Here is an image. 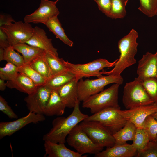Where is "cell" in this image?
Listing matches in <instances>:
<instances>
[{"label": "cell", "instance_id": "1", "mask_svg": "<svg viewBox=\"0 0 157 157\" xmlns=\"http://www.w3.org/2000/svg\"><path fill=\"white\" fill-rule=\"evenodd\" d=\"M80 101L78 99L72 113L67 117H58L52 122V127L43 136L44 141L56 143H64L66 138L73 128L88 115L83 113L79 108Z\"/></svg>", "mask_w": 157, "mask_h": 157}, {"label": "cell", "instance_id": "2", "mask_svg": "<svg viewBox=\"0 0 157 157\" xmlns=\"http://www.w3.org/2000/svg\"><path fill=\"white\" fill-rule=\"evenodd\" d=\"M138 36L137 31L132 29L119 40L118 47L120 53L119 58L112 69L109 71L101 72L102 74L120 76L125 69L136 63L134 57L137 52Z\"/></svg>", "mask_w": 157, "mask_h": 157}, {"label": "cell", "instance_id": "3", "mask_svg": "<svg viewBox=\"0 0 157 157\" xmlns=\"http://www.w3.org/2000/svg\"><path fill=\"white\" fill-rule=\"evenodd\" d=\"M120 84L115 83L108 88L92 95L83 101L82 106L94 114L110 108H120L118 103Z\"/></svg>", "mask_w": 157, "mask_h": 157}, {"label": "cell", "instance_id": "4", "mask_svg": "<svg viewBox=\"0 0 157 157\" xmlns=\"http://www.w3.org/2000/svg\"><path fill=\"white\" fill-rule=\"evenodd\" d=\"M122 103L126 109H129L154 103L142 85L141 81L135 78L134 80L125 85L124 88Z\"/></svg>", "mask_w": 157, "mask_h": 157}, {"label": "cell", "instance_id": "5", "mask_svg": "<svg viewBox=\"0 0 157 157\" xmlns=\"http://www.w3.org/2000/svg\"><path fill=\"white\" fill-rule=\"evenodd\" d=\"M78 84V98L79 101H83L90 96L99 92L104 90L106 85L112 83L120 85L124 80L121 76L107 75L94 79H87L83 80L82 78Z\"/></svg>", "mask_w": 157, "mask_h": 157}, {"label": "cell", "instance_id": "6", "mask_svg": "<svg viewBox=\"0 0 157 157\" xmlns=\"http://www.w3.org/2000/svg\"><path fill=\"white\" fill-rule=\"evenodd\" d=\"M118 60L117 59L111 62L106 59L99 58L84 64H73L65 61L64 63L68 69L75 74L76 79L79 81L83 77L102 76L100 71L105 68L114 67Z\"/></svg>", "mask_w": 157, "mask_h": 157}, {"label": "cell", "instance_id": "7", "mask_svg": "<svg viewBox=\"0 0 157 157\" xmlns=\"http://www.w3.org/2000/svg\"><path fill=\"white\" fill-rule=\"evenodd\" d=\"M66 141L82 155L86 153L95 154L102 151L104 148L94 142L78 124L67 135Z\"/></svg>", "mask_w": 157, "mask_h": 157}, {"label": "cell", "instance_id": "8", "mask_svg": "<svg viewBox=\"0 0 157 157\" xmlns=\"http://www.w3.org/2000/svg\"><path fill=\"white\" fill-rule=\"evenodd\" d=\"M120 109L110 108L105 109L85 119V121L98 122L113 135L122 128L127 121L117 111Z\"/></svg>", "mask_w": 157, "mask_h": 157}, {"label": "cell", "instance_id": "9", "mask_svg": "<svg viewBox=\"0 0 157 157\" xmlns=\"http://www.w3.org/2000/svg\"><path fill=\"white\" fill-rule=\"evenodd\" d=\"M79 125L95 144L104 147L115 144L113 135L106 128L97 121L83 120Z\"/></svg>", "mask_w": 157, "mask_h": 157}, {"label": "cell", "instance_id": "10", "mask_svg": "<svg viewBox=\"0 0 157 157\" xmlns=\"http://www.w3.org/2000/svg\"><path fill=\"white\" fill-rule=\"evenodd\" d=\"M6 33L11 46L25 43L32 36L34 32L30 23L20 21L0 27Z\"/></svg>", "mask_w": 157, "mask_h": 157}, {"label": "cell", "instance_id": "11", "mask_svg": "<svg viewBox=\"0 0 157 157\" xmlns=\"http://www.w3.org/2000/svg\"><path fill=\"white\" fill-rule=\"evenodd\" d=\"M53 89L44 85L37 87L32 93L24 99L29 112L44 115Z\"/></svg>", "mask_w": 157, "mask_h": 157}, {"label": "cell", "instance_id": "12", "mask_svg": "<svg viewBox=\"0 0 157 157\" xmlns=\"http://www.w3.org/2000/svg\"><path fill=\"white\" fill-rule=\"evenodd\" d=\"M44 115L29 112L25 116L15 121L1 122L0 123V139L6 136H10L27 125L36 124L45 120Z\"/></svg>", "mask_w": 157, "mask_h": 157}, {"label": "cell", "instance_id": "13", "mask_svg": "<svg viewBox=\"0 0 157 157\" xmlns=\"http://www.w3.org/2000/svg\"><path fill=\"white\" fill-rule=\"evenodd\" d=\"M57 2L41 0L39 7L33 13L26 15L24 22L34 24H44L50 19L58 16L60 12L56 6Z\"/></svg>", "mask_w": 157, "mask_h": 157}, {"label": "cell", "instance_id": "14", "mask_svg": "<svg viewBox=\"0 0 157 157\" xmlns=\"http://www.w3.org/2000/svg\"><path fill=\"white\" fill-rule=\"evenodd\" d=\"M117 111L127 121L134 124L137 128H143L146 117L157 111V104L154 103L124 110L118 109Z\"/></svg>", "mask_w": 157, "mask_h": 157}, {"label": "cell", "instance_id": "15", "mask_svg": "<svg viewBox=\"0 0 157 157\" xmlns=\"http://www.w3.org/2000/svg\"><path fill=\"white\" fill-rule=\"evenodd\" d=\"M138 78L142 81L157 76V60L155 54L147 52L139 60L137 69Z\"/></svg>", "mask_w": 157, "mask_h": 157}, {"label": "cell", "instance_id": "16", "mask_svg": "<svg viewBox=\"0 0 157 157\" xmlns=\"http://www.w3.org/2000/svg\"><path fill=\"white\" fill-rule=\"evenodd\" d=\"M25 43L58 56L57 49L53 46L51 39L48 37L43 29L38 26L34 27V32L32 36Z\"/></svg>", "mask_w": 157, "mask_h": 157}, {"label": "cell", "instance_id": "17", "mask_svg": "<svg viewBox=\"0 0 157 157\" xmlns=\"http://www.w3.org/2000/svg\"><path fill=\"white\" fill-rule=\"evenodd\" d=\"M138 153L133 145L126 143L120 144H115L107 147L103 151L94 155L95 157H132L136 156Z\"/></svg>", "mask_w": 157, "mask_h": 157}, {"label": "cell", "instance_id": "18", "mask_svg": "<svg viewBox=\"0 0 157 157\" xmlns=\"http://www.w3.org/2000/svg\"><path fill=\"white\" fill-rule=\"evenodd\" d=\"M76 78L56 90L65 102L66 107L74 108L78 98V84Z\"/></svg>", "mask_w": 157, "mask_h": 157}, {"label": "cell", "instance_id": "19", "mask_svg": "<svg viewBox=\"0 0 157 157\" xmlns=\"http://www.w3.org/2000/svg\"><path fill=\"white\" fill-rule=\"evenodd\" d=\"M44 148L45 156L48 157H86L82 156L77 152L67 148L64 143H56L49 141H45Z\"/></svg>", "mask_w": 157, "mask_h": 157}, {"label": "cell", "instance_id": "20", "mask_svg": "<svg viewBox=\"0 0 157 157\" xmlns=\"http://www.w3.org/2000/svg\"><path fill=\"white\" fill-rule=\"evenodd\" d=\"M6 83L8 88L16 89L28 94L34 92L37 87L30 78L21 72H19L15 79L7 81Z\"/></svg>", "mask_w": 157, "mask_h": 157}, {"label": "cell", "instance_id": "21", "mask_svg": "<svg viewBox=\"0 0 157 157\" xmlns=\"http://www.w3.org/2000/svg\"><path fill=\"white\" fill-rule=\"evenodd\" d=\"M66 105L56 90L53 89L45 109L44 115L51 116H61L64 113Z\"/></svg>", "mask_w": 157, "mask_h": 157}, {"label": "cell", "instance_id": "22", "mask_svg": "<svg viewBox=\"0 0 157 157\" xmlns=\"http://www.w3.org/2000/svg\"><path fill=\"white\" fill-rule=\"evenodd\" d=\"M137 127L133 123L127 121L125 126L113 135L115 144H125L128 141H133Z\"/></svg>", "mask_w": 157, "mask_h": 157}, {"label": "cell", "instance_id": "23", "mask_svg": "<svg viewBox=\"0 0 157 157\" xmlns=\"http://www.w3.org/2000/svg\"><path fill=\"white\" fill-rule=\"evenodd\" d=\"M44 24L50 31L53 33L56 38H59L65 44L70 47L72 46L73 42L66 35L58 16L50 19Z\"/></svg>", "mask_w": 157, "mask_h": 157}, {"label": "cell", "instance_id": "24", "mask_svg": "<svg viewBox=\"0 0 157 157\" xmlns=\"http://www.w3.org/2000/svg\"><path fill=\"white\" fill-rule=\"evenodd\" d=\"M13 46L15 50L22 54L25 63H29L34 58L45 51L41 49L26 43H20Z\"/></svg>", "mask_w": 157, "mask_h": 157}, {"label": "cell", "instance_id": "25", "mask_svg": "<svg viewBox=\"0 0 157 157\" xmlns=\"http://www.w3.org/2000/svg\"><path fill=\"white\" fill-rule=\"evenodd\" d=\"M75 78V74L68 69L47 80L45 85L52 89L56 90Z\"/></svg>", "mask_w": 157, "mask_h": 157}, {"label": "cell", "instance_id": "26", "mask_svg": "<svg viewBox=\"0 0 157 157\" xmlns=\"http://www.w3.org/2000/svg\"><path fill=\"white\" fill-rule=\"evenodd\" d=\"M45 52L35 58L28 64L42 76L47 80L52 77V75L45 58Z\"/></svg>", "mask_w": 157, "mask_h": 157}, {"label": "cell", "instance_id": "27", "mask_svg": "<svg viewBox=\"0 0 157 157\" xmlns=\"http://www.w3.org/2000/svg\"><path fill=\"white\" fill-rule=\"evenodd\" d=\"M45 58L50 69L52 76L61 73L68 69L65 66V60L58 56L45 52Z\"/></svg>", "mask_w": 157, "mask_h": 157}, {"label": "cell", "instance_id": "28", "mask_svg": "<svg viewBox=\"0 0 157 157\" xmlns=\"http://www.w3.org/2000/svg\"><path fill=\"white\" fill-rule=\"evenodd\" d=\"M19 72L22 73L30 78L37 87L44 85L47 80L32 68L28 63L18 67Z\"/></svg>", "mask_w": 157, "mask_h": 157}, {"label": "cell", "instance_id": "29", "mask_svg": "<svg viewBox=\"0 0 157 157\" xmlns=\"http://www.w3.org/2000/svg\"><path fill=\"white\" fill-rule=\"evenodd\" d=\"M128 0H111V6L108 17L123 18L126 15V6Z\"/></svg>", "mask_w": 157, "mask_h": 157}, {"label": "cell", "instance_id": "30", "mask_svg": "<svg viewBox=\"0 0 157 157\" xmlns=\"http://www.w3.org/2000/svg\"><path fill=\"white\" fill-rule=\"evenodd\" d=\"M149 141L148 134L144 129L137 128L132 144L138 152L142 151Z\"/></svg>", "mask_w": 157, "mask_h": 157}, {"label": "cell", "instance_id": "31", "mask_svg": "<svg viewBox=\"0 0 157 157\" xmlns=\"http://www.w3.org/2000/svg\"><path fill=\"white\" fill-rule=\"evenodd\" d=\"M13 46L10 45L4 49L3 60L11 63L18 67L25 64L22 56L16 52Z\"/></svg>", "mask_w": 157, "mask_h": 157}, {"label": "cell", "instance_id": "32", "mask_svg": "<svg viewBox=\"0 0 157 157\" xmlns=\"http://www.w3.org/2000/svg\"><path fill=\"white\" fill-rule=\"evenodd\" d=\"M138 10L149 17L156 15L157 10V0H139Z\"/></svg>", "mask_w": 157, "mask_h": 157}, {"label": "cell", "instance_id": "33", "mask_svg": "<svg viewBox=\"0 0 157 157\" xmlns=\"http://www.w3.org/2000/svg\"><path fill=\"white\" fill-rule=\"evenodd\" d=\"M142 128L147 133L149 140H155L157 135V120L151 115L146 117L143 123Z\"/></svg>", "mask_w": 157, "mask_h": 157}, {"label": "cell", "instance_id": "34", "mask_svg": "<svg viewBox=\"0 0 157 157\" xmlns=\"http://www.w3.org/2000/svg\"><path fill=\"white\" fill-rule=\"evenodd\" d=\"M19 73L18 67L9 62L0 68V78L4 80L11 81L15 79Z\"/></svg>", "mask_w": 157, "mask_h": 157}, {"label": "cell", "instance_id": "35", "mask_svg": "<svg viewBox=\"0 0 157 157\" xmlns=\"http://www.w3.org/2000/svg\"><path fill=\"white\" fill-rule=\"evenodd\" d=\"M141 81L146 91L154 103L157 104V78H148Z\"/></svg>", "mask_w": 157, "mask_h": 157}, {"label": "cell", "instance_id": "36", "mask_svg": "<svg viewBox=\"0 0 157 157\" xmlns=\"http://www.w3.org/2000/svg\"><path fill=\"white\" fill-rule=\"evenodd\" d=\"M136 157H157V141H149L142 151L138 152Z\"/></svg>", "mask_w": 157, "mask_h": 157}, {"label": "cell", "instance_id": "37", "mask_svg": "<svg viewBox=\"0 0 157 157\" xmlns=\"http://www.w3.org/2000/svg\"><path fill=\"white\" fill-rule=\"evenodd\" d=\"M0 110L11 119L18 118V116L9 106L7 102L1 95L0 96Z\"/></svg>", "mask_w": 157, "mask_h": 157}, {"label": "cell", "instance_id": "38", "mask_svg": "<svg viewBox=\"0 0 157 157\" xmlns=\"http://www.w3.org/2000/svg\"><path fill=\"white\" fill-rule=\"evenodd\" d=\"M97 4L99 10L108 17L111 6V0H93Z\"/></svg>", "mask_w": 157, "mask_h": 157}, {"label": "cell", "instance_id": "39", "mask_svg": "<svg viewBox=\"0 0 157 157\" xmlns=\"http://www.w3.org/2000/svg\"><path fill=\"white\" fill-rule=\"evenodd\" d=\"M15 21L11 15L7 14H0V27L5 25H9Z\"/></svg>", "mask_w": 157, "mask_h": 157}, {"label": "cell", "instance_id": "40", "mask_svg": "<svg viewBox=\"0 0 157 157\" xmlns=\"http://www.w3.org/2000/svg\"><path fill=\"white\" fill-rule=\"evenodd\" d=\"M10 45L8 37L6 33L0 28V47L5 49Z\"/></svg>", "mask_w": 157, "mask_h": 157}, {"label": "cell", "instance_id": "41", "mask_svg": "<svg viewBox=\"0 0 157 157\" xmlns=\"http://www.w3.org/2000/svg\"><path fill=\"white\" fill-rule=\"evenodd\" d=\"M5 81L3 79L0 78V90L1 91H4L7 87Z\"/></svg>", "mask_w": 157, "mask_h": 157}, {"label": "cell", "instance_id": "42", "mask_svg": "<svg viewBox=\"0 0 157 157\" xmlns=\"http://www.w3.org/2000/svg\"><path fill=\"white\" fill-rule=\"evenodd\" d=\"M4 52V49L0 47V61L3 60Z\"/></svg>", "mask_w": 157, "mask_h": 157}, {"label": "cell", "instance_id": "43", "mask_svg": "<svg viewBox=\"0 0 157 157\" xmlns=\"http://www.w3.org/2000/svg\"><path fill=\"white\" fill-rule=\"evenodd\" d=\"M156 120H157V111L151 115Z\"/></svg>", "mask_w": 157, "mask_h": 157}, {"label": "cell", "instance_id": "44", "mask_svg": "<svg viewBox=\"0 0 157 157\" xmlns=\"http://www.w3.org/2000/svg\"><path fill=\"white\" fill-rule=\"evenodd\" d=\"M155 55H156V57L157 60V51L155 53ZM156 78H157V76Z\"/></svg>", "mask_w": 157, "mask_h": 157}, {"label": "cell", "instance_id": "45", "mask_svg": "<svg viewBox=\"0 0 157 157\" xmlns=\"http://www.w3.org/2000/svg\"><path fill=\"white\" fill-rule=\"evenodd\" d=\"M155 140L157 141V135L156 136Z\"/></svg>", "mask_w": 157, "mask_h": 157}, {"label": "cell", "instance_id": "46", "mask_svg": "<svg viewBox=\"0 0 157 157\" xmlns=\"http://www.w3.org/2000/svg\"><path fill=\"white\" fill-rule=\"evenodd\" d=\"M156 15H157V11H156Z\"/></svg>", "mask_w": 157, "mask_h": 157}, {"label": "cell", "instance_id": "47", "mask_svg": "<svg viewBox=\"0 0 157 157\" xmlns=\"http://www.w3.org/2000/svg\"><path fill=\"white\" fill-rule=\"evenodd\" d=\"M59 0H56V1L57 2V1H59Z\"/></svg>", "mask_w": 157, "mask_h": 157}]
</instances>
